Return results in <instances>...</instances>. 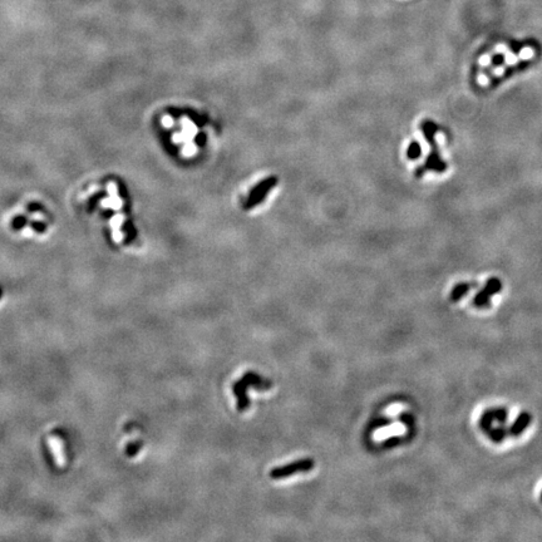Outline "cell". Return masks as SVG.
<instances>
[{
	"mask_svg": "<svg viewBox=\"0 0 542 542\" xmlns=\"http://www.w3.org/2000/svg\"><path fill=\"white\" fill-rule=\"evenodd\" d=\"M248 387L267 390L273 387V383L270 380L257 376L255 373H248L240 380H237V383H235L234 385V394L237 397V408H239V410H245L246 408L250 406V401H249L245 391Z\"/></svg>",
	"mask_w": 542,
	"mask_h": 542,
	"instance_id": "cell-1",
	"label": "cell"
},
{
	"mask_svg": "<svg viewBox=\"0 0 542 542\" xmlns=\"http://www.w3.org/2000/svg\"><path fill=\"white\" fill-rule=\"evenodd\" d=\"M315 466V462L311 458H304L299 459V461L294 462V463L286 464V466H281L278 468H274L270 472V477L274 480H281V478L290 477V476H294L297 473H305L311 471Z\"/></svg>",
	"mask_w": 542,
	"mask_h": 542,
	"instance_id": "cell-2",
	"label": "cell"
},
{
	"mask_svg": "<svg viewBox=\"0 0 542 542\" xmlns=\"http://www.w3.org/2000/svg\"><path fill=\"white\" fill-rule=\"evenodd\" d=\"M501 287H502V284H501V281L498 280V279H489V280L487 281L486 286L475 297V299H473V305L477 306V308H484V306H487L489 304L491 297L497 294L501 290Z\"/></svg>",
	"mask_w": 542,
	"mask_h": 542,
	"instance_id": "cell-3",
	"label": "cell"
},
{
	"mask_svg": "<svg viewBox=\"0 0 542 542\" xmlns=\"http://www.w3.org/2000/svg\"><path fill=\"white\" fill-rule=\"evenodd\" d=\"M46 443H48V447L51 450L52 454H53L54 462H56L57 467L62 468L65 466V454H64V447H63V440L57 436H49L46 438Z\"/></svg>",
	"mask_w": 542,
	"mask_h": 542,
	"instance_id": "cell-4",
	"label": "cell"
},
{
	"mask_svg": "<svg viewBox=\"0 0 542 542\" xmlns=\"http://www.w3.org/2000/svg\"><path fill=\"white\" fill-rule=\"evenodd\" d=\"M531 420H532V417H531V414L528 412L520 413L519 417L511 424L510 429H508V434L512 437H519L520 434H522L526 431L527 427L530 426Z\"/></svg>",
	"mask_w": 542,
	"mask_h": 542,
	"instance_id": "cell-5",
	"label": "cell"
},
{
	"mask_svg": "<svg viewBox=\"0 0 542 542\" xmlns=\"http://www.w3.org/2000/svg\"><path fill=\"white\" fill-rule=\"evenodd\" d=\"M495 422L496 421H495L494 414H492V410L491 409L484 410L480 417V428L484 432V433H487V432H488L489 429L494 427Z\"/></svg>",
	"mask_w": 542,
	"mask_h": 542,
	"instance_id": "cell-6",
	"label": "cell"
},
{
	"mask_svg": "<svg viewBox=\"0 0 542 542\" xmlns=\"http://www.w3.org/2000/svg\"><path fill=\"white\" fill-rule=\"evenodd\" d=\"M487 436L491 438L495 443H500L505 439L506 436L508 434L507 429L503 427V424H501L500 427H492L488 432H487Z\"/></svg>",
	"mask_w": 542,
	"mask_h": 542,
	"instance_id": "cell-7",
	"label": "cell"
},
{
	"mask_svg": "<svg viewBox=\"0 0 542 542\" xmlns=\"http://www.w3.org/2000/svg\"><path fill=\"white\" fill-rule=\"evenodd\" d=\"M468 290H470V285L468 284H458V285L454 286V289L451 292V300L452 301H458L461 300L464 295L467 294Z\"/></svg>",
	"mask_w": 542,
	"mask_h": 542,
	"instance_id": "cell-8",
	"label": "cell"
},
{
	"mask_svg": "<svg viewBox=\"0 0 542 542\" xmlns=\"http://www.w3.org/2000/svg\"><path fill=\"white\" fill-rule=\"evenodd\" d=\"M492 414H494L495 421L498 422L500 424H505L507 422L508 417V410L506 408L498 407V408H492Z\"/></svg>",
	"mask_w": 542,
	"mask_h": 542,
	"instance_id": "cell-9",
	"label": "cell"
},
{
	"mask_svg": "<svg viewBox=\"0 0 542 542\" xmlns=\"http://www.w3.org/2000/svg\"><path fill=\"white\" fill-rule=\"evenodd\" d=\"M540 498H541V501H542V492H541V497Z\"/></svg>",
	"mask_w": 542,
	"mask_h": 542,
	"instance_id": "cell-10",
	"label": "cell"
}]
</instances>
